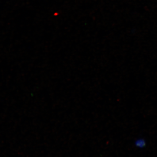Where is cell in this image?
I'll use <instances>...</instances> for the list:
<instances>
[{
    "instance_id": "1",
    "label": "cell",
    "mask_w": 157,
    "mask_h": 157,
    "mask_svg": "<svg viewBox=\"0 0 157 157\" xmlns=\"http://www.w3.org/2000/svg\"><path fill=\"white\" fill-rule=\"evenodd\" d=\"M135 146L139 148H144L146 146V141L144 139H138L135 141Z\"/></svg>"
}]
</instances>
